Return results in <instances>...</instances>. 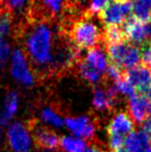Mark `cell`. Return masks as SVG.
Returning <instances> with one entry per match:
<instances>
[{
    "mask_svg": "<svg viewBox=\"0 0 151 152\" xmlns=\"http://www.w3.org/2000/svg\"><path fill=\"white\" fill-rule=\"evenodd\" d=\"M66 42L50 21H33L25 28V55L39 74L57 70V58Z\"/></svg>",
    "mask_w": 151,
    "mask_h": 152,
    "instance_id": "6da1fadb",
    "label": "cell"
},
{
    "mask_svg": "<svg viewBox=\"0 0 151 152\" xmlns=\"http://www.w3.org/2000/svg\"><path fill=\"white\" fill-rule=\"evenodd\" d=\"M71 44L79 51L97 47L103 38V34L96 23L93 22L89 17L78 20L74 23L69 31Z\"/></svg>",
    "mask_w": 151,
    "mask_h": 152,
    "instance_id": "7a4b0ae2",
    "label": "cell"
},
{
    "mask_svg": "<svg viewBox=\"0 0 151 152\" xmlns=\"http://www.w3.org/2000/svg\"><path fill=\"white\" fill-rule=\"evenodd\" d=\"M133 0H110L99 12V19L106 27L120 26L133 12Z\"/></svg>",
    "mask_w": 151,
    "mask_h": 152,
    "instance_id": "3957f363",
    "label": "cell"
},
{
    "mask_svg": "<svg viewBox=\"0 0 151 152\" xmlns=\"http://www.w3.org/2000/svg\"><path fill=\"white\" fill-rule=\"evenodd\" d=\"M31 122L17 121L7 129V140L15 152H28L31 148Z\"/></svg>",
    "mask_w": 151,
    "mask_h": 152,
    "instance_id": "277c9868",
    "label": "cell"
},
{
    "mask_svg": "<svg viewBox=\"0 0 151 152\" xmlns=\"http://www.w3.org/2000/svg\"><path fill=\"white\" fill-rule=\"evenodd\" d=\"M10 72L15 80L25 86L34 84V77L27 60V56L20 49H16L12 54V66Z\"/></svg>",
    "mask_w": 151,
    "mask_h": 152,
    "instance_id": "5b68a950",
    "label": "cell"
},
{
    "mask_svg": "<svg viewBox=\"0 0 151 152\" xmlns=\"http://www.w3.org/2000/svg\"><path fill=\"white\" fill-rule=\"evenodd\" d=\"M66 3L67 0H33L31 8L35 15L34 21H50L54 16L61 14Z\"/></svg>",
    "mask_w": 151,
    "mask_h": 152,
    "instance_id": "8992f818",
    "label": "cell"
},
{
    "mask_svg": "<svg viewBox=\"0 0 151 152\" xmlns=\"http://www.w3.org/2000/svg\"><path fill=\"white\" fill-rule=\"evenodd\" d=\"M124 78L135 87L137 93L147 94L151 88V70L143 64L124 72Z\"/></svg>",
    "mask_w": 151,
    "mask_h": 152,
    "instance_id": "52a82bcc",
    "label": "cell"
},
{
    "mask_svg": "<svg viewBox=\"0 0 151 152\" xmlns=\"http://www.w3.org/2000/svg\"><path fill=\"white\" fill-rule=\"evenodd\" d=\"M64 124L75 136L82 140H90L96 132V125L89 116L67 117L64 120Z\"/></svg>",
    "mask_w": 151,
    "mask_h": 152,
    "instance_id": "ba28073f",
    "label": "cell"
},
{
    "mask_svg": "<svg viewBox=\"0 0 151 152\" xmlns=\"http://www.w3.org/2000/svg\"><path fill=\"white\" fill-rule=\"evenodd\" d=\"M150 98L147 94L136 93L128 98V115L131 120L138 124H143L148 119Z\"/></svg>",
    "mask_w": 151,
    "mask_h": 152,
    "instance_id": "9c48e42d",
    "label": "cell"
},
{
    "mask_svg": "<svg viewBox=\"0 0 151 152\" xmlns=\"http://www.w3.org/2000/svg\"><path fill=\"white\" fill-rule=\"evenodd\" d=\"M122 28L124 31L126 40L129 44L141 47L145 42H149L147 38V34H146L145 24L133 16L126 18Z\"/></svg>",
    "mask_w": 151,
    "mask_h": 152,
    "instance_id": "30bf717a",
    "label": "cell"
},
{
    "mask_svg": "<svg viewBox=\"0 0 151 152\" xmlns=\"http://www.w3.org/2000/svg\"><path fill=\"white\" fill-rule=\"evenodd\" d=\"M133 128H135V124L129 117L128 113L119 112L109 122L107 130L109 137L119 136L126 138L128 134L133 132Z\"/></svg>",
    "mask_w": 151,
    "mask_h": 152,
    "instance_id": "8fae6325",
    "label": "cell"
},
{
    "mask_svg": "<svg viewBox=\"0 0 151 152\" xmlns=\"http://www.w3.org/2000/svg\"><path fill=\"white\" fill-rule=\"evenodd\" d=\"M31 130L35 145L40 149H57L60 139L56 132L44 126H36L31 122Z\"/></svg>",
    "mask_w": 151,
    "mask_h": 152,
    "instance_id": "7c38bea8",
    "label": "cell"
},
{
    "mask_svg": "<svg viewBox=\"0 0 151 152\" xmlns=\"http://www.w3.org/2000/svg\"><path fill=\"white\" fill-rule=\"evenodd\" d=\"M83 60L106 77V72H107L108 66H109V61H108L107 55H106L105 51L103 50V48L97 46L95 48L88 50L86 56Z\"/></svg>",
    "mask_w": 151,
    "mask_h": 152,
    "instance_id": "4fadbf2b",
    "label": "cell"
},
{
    "mask_svg": "<svg viewBox=\"0 0 151 152\" xmlns=\"http://www.w3.org/2000/svg\"><path fill=\"white\" fill-rule=\"evenodd\" d=\"M151 147V142L142 130L133 132L125 138L124 149L127 152H147Z\"/></svg>",
    "mask_w": 151,
    "mask_h": 152,
    "instance_id": "5bb4252c",
    "label": "cell"
},
{
    "mask_svg": "<svg viewBox=\"0 0 151 152\" xmlns=\"http://www.w3.org/2000/svg\"><path fill=\"white\" fill-rule=\"evenodd\" d=\"M92 104L95 110L99 112H107L111 111L116 104V98L112 97L108 93L107 89H103L101 87H96L93 90Z\"/></svg>",
    "mask_w": 151,
    "mask_h": 152,
    "instance_id": "9a60e30c",
    "label": "cell"
},
{
    "mask_svg": "<svg viewBox=\"0 0 151 152\" xmlns=\"http://www.w3.org/2000/svg\"><path fill=\"white\" fill-rule=\"evenodd\" d=\"M19 106V95L17 92L10 91L6 95L5 102H4L3 110H2L1 116H0V123L2 125H6L12 117L15 116Z\"/></svg>",
    "mask_w": 151,
    "mask_h": 152,
    "instance_id": "2e32d148",
    "label": "cell"
},
{
    "mask_svg": "<svg viewBox=\"0 0 151 152\" xmlns=\"http://www.w3.org/2000/svg\"><path fill=\"white\" fill-rule=\"evenodd\" d=\"M103 40L105 42V46H111V45L122 44L127 42L123 28L120 26L106 27L103 33Z\"/></svg>",
    "mask_w": 151,
    "mask_h": 152,
    "instance_id": "e0dca14e",
    "label": "cell"
},
{
    "mask_svg": "<svg viewBox=\"0 0 151 152\" xmlns=\"http://www.w3.org/2000/svg\"><path fill=\"white\" fill-rule=\"evenodd\" d=\"M59 144L64 152H84L87 148V144L84 140L71 136L61 137Z\"/></svg>",
    "mask_w": 151,
    "mask_h": 152,
    "instance_id": "ac0fdd59",
    "label": "cell"
},
{
    "mask_svg": "<svg viewBox=\"0 0 151 152\" xmlns=\"http://www.w3.org/2000/svg\"><path fill=\"white\" fill-rule=\"evenodd\" d=\"M133 16L142 23H148L151 20V4L141 0L133 2Z\"/></svg>",
    "mask_w": 151,
    "mask_h": 152,
    "instance_id": "d6986e66",
    "label": "cell"
},
{
    "mask_svg": "<svg viewBox=\"0 0 151 152\" xmlns=\"http://www.w3.org/2000/svg\"><path fill=\"white\" fill-rule=\"evenodd\" d=\"M79 72L85 81L91 83V84H97L105 77L101 72H98L94 68L91 67L90 65H88L83 59L80 60V63H79Z\"/></svg>",
    "mask_w": 151,
    "mask_h": 152,
    "instance_id": "ffe728a7",
    "label": "cell"
},
{
    "mask_svg": "<svg viewBox=\"0 0 151 152\" xmlns=\"http://www.w3.org/2000/svg\"><path fill=\"white\" fill-rule=\"evenodd\" d=\"M33 0H6L7 10L12 14L17 16H24L30 10Z\"/></svg>",
    "mask_w": 151,
    "mask_h": 152,
    "instance_id": "44dd1931",
    "label": "cell"
},
{
    "mask_svg": "<svg viewBox=\"0 0 151 152\" xmlns=\"http://www.w3.org/2000/svg\"><path fill=\"white\" fill-rule=\"evenodd\" d=\"M40 117L44 122L56 127H61L62 125H64V120L62 119V117L52 108L42 109V111L40 112Z\"/></svg>",
    "mask_w": 151,
    "mask_h": 152,
    "instance_id": "7402d4cb",
    "label": "cell"
},
{
    "mask_svg": "<svg viewBox=\"0 0 151 152\" xmlns=\"http://www.w3.org/2000/svg\"><path fill=\"white\" fill-rule=\"evenodd\" d=\"M12 16L7 8L0 10V37H5L10 31Z\"/></svg>",
    "mask_w": 151,
    "mask_h": 152,
    "instance_id": "603a6c76",
    "label": "cell"
},
{
    "mask_svg": "<svg viewBox=\"0 0 151 152\" xmlns=\"http://www.w3.org/2000/svg\"><path fill=\"white\" fill-rule=\"evenodd\" d=\"M115 86H116V89H117V91H118V93H121L124 96H128V98L137 93V90L135 89V87H133L125 78H123L122 80L119 81L118 83H115Z\"/></svg>",
    "mask_w": 151,
    "mask_h": 152,
    "instance_id": "cb8c5ba5",
    "label": "cell"
},
{
    "mask_svg": "<svg viewBox=\"0 0 151 152\" xmlns=\"http://www.w3.org/2000/svg\"><path fill=\"white\" fill-rule=\"evenodd\" d=\"M106 78L113 81L115 84V83H118L119 81H121L124 78V72L117 66L113 65V64H110L108 66L107 72H106Z\"/></svg>",
    "mask_w": 151,
    "mask_h": 152,
    "instance_id": "d4e9b609",
    "label": "cell"
},
{
    "mask_svg": "<svg viewBox=\"0 0 151 152\" xmlns=\"http://www.w3.org/2000/svg\"><path fill=\"white\" fill-rule=\"evenodd\" d=\"M142 64L151 70V42H147L140 47Z\"/></svg>",
    "mask_w": 151,
    "mask_h": 152,
    "instance_id": "484cf974",
    "label": "cell"
},
{
    "mask_svg": "<svg viewBox=\"0 0 151 152\" xmlns=\"http://www.w3.org/2000/svg\"><path fill=\"white\" fill-rule=\"evenodd\" d=\"M110 0H92L88 6V10H87L86 17H89L90 15L93 16V15L99 14V12L104 10V7L107 5V3Z\"/></svg>",
    "mask_w": 151,
    "mask_h": 152,
    "instance_id": "4316f807",
    "label": "cell"
},
{
    "mask_svg": "<svg viewBox=\"0 0 151 152\" xmlns=\"http://www.w3.org/2000/svg\"><path fill=\"white\" fill-rule=\"evenodd\" d=\"M124 141L125 138H123V137H119V136L109 137V146L112 149V151L118 150V149L122 148V146L124 145Z\"/></svg>",
    "mask_w": 151,
    "mask_h": 152,
    "instance_id": "83f0119b",
    "label": "cell"
},
{
    "mask_svg": "<svg viewBox=\"0 0 151 152\" xmlns=\"http://www.w3.org/2000/svg\"><path fill=\"white\" fill-rule=\"evenodd\" d=\"M9 54V45L5 38L0 37V63L6 61Z\"/></svg>",
    "mask_w": 151,
    "mask_h": 152,
    "instance_id": "f1b7e54d",
    "label": "cell"
},
{
    "mask_svg": "<svg viewBox=\"0 0 151 152\" xmlns=\"http://www.w3.org/2000/svg\"><path fill=\"white\" fill-rule=\"evenodd\" d=\"M142 132L148 137V139H149V141L151 142V119H147V120L143 123Z\"/></svg>",
    "mask_w": 151,
    "mask_h": 152,
    "instance_id": "f546056e",
    "label": "cell"
},
{
    "mask_svg": "<svg viewBox=\"0 0 151 152\" xmlns=\"http://www.w3.org/2000/svg\"><path fill=\"white\" fill-rule=\"evenodd\" d=\"M84 152H107L105 151L104 149H101V147H97V146H91L89 148H86V150Z\"/></svg>",
    "mask_w": 151,
    "mask_h": 152,
    "instance_id": "4dcf8cb0",
    "label": "cell"
},
{
    "mask_svg": "<svg viewBox=\"0 0 151 152\" xmlns=\"http://www.w3.org/2000/svg\"><path fill=\"white\" fill-rule=\"evenodd\" d=\"M145 28H146V34H147L148 40L151 42V21H149L148 23H146Z\"/></svg>",
    "mask_w": 151,
    "mask_h": 152,
    "instance_id": "1f68e13d",
    "label": "cell"
},
{
    "mask_svg": "<svg viewBox=\"0 0 151 152\" xmlns=\"http://www.w3.org/2000/svg\"><path fill=\"white\" fill-rule=\"evenodd\" d=\"M34 152H61V151H59L58 149H40V148H38Z\"/></svg>",
    "mask_w": 151,
    "mask_h": 152,
    "instance_id": "d6a6232c",
    "label": "cell"
},
{
    "mask_svg": "<svg viewBox=\"0 0 151 152\" xmlns=\"http://www.w3.org/2000/svg\"><path fill=\"white\" fill-rule=\"evenodd\" d=\"M112 152H127L126 150H125V149H118V150H115V151H112Z\"/></svg>",
    "mask_w": 151,
    "mask_h": 152,
    "instance_id": "836d02e7",
    "label": "cell"
},
{
    "mask_svg": "<svg viewBox=\"0 0 151 152\" xmlns=\"http://www.w3.org/2000/svg\"><path fill=\"white\" fill-rule=\"evenodd\" d=\"M141 1H145V2H147V3L151 4V0H141Z\"/></svg>",
    "mask_w": 151,
    "mask_h": 152,
    "instance_id": "e575fe53",
    "label": "cell"
},
{
    "mask_svg": "<svg viewBox=\"0 0 151 152\" xmlns=\"http://www.w3.org/2000/svg\"><path fill=\"white\" fill-rule=\"evenodd\" d=\"M3 2H4V0H0V5H1V4L3 3Z\"/></svg>",
    "mask_w": 151,
    "mask_h": 152,
    "instance_id": "d590c367",
    "label": "cell"
},
{
    "mask_svg": "<svg viewBox=\"0 0 151 152\" xmlns=\"http://www.w3.org/2000/svg\"><path fill=\"white\" fill-rule=\"evenodd\" d=\"M147 152H151V147H150V149H149V150H148Z\"/></svg>",
    "mask_w": 151,
    "mask_h": 152,
    "instance_id": "8d00e7d4",
    "label": "cell"
},
{
    "mask_svg": "<svg viewBox=\"0 0 151 152\" xmlns=\"http://www.w3.org/2000/svg\"><path fill=\"white\" fill-rule=\"evenodd\" d=\"M149 95H150V97H149V98H151V92H150V93H149Z\"/></svg>",
    "mask_w": 151,
    "mask_h": 152,
    "instance_id": "74e56055",
    "label": "cell"
},
{
    "mask_svg": "<svg viewBox=\"0 0 151 152\" xmlns=\"http://www.w3.org/2000/svg\"><path fill=\"white\" fill-rule=\"evenodd\" d=\"M150 92H151V88H150ZM150 92H149V93H150ZM149 93H148V94H149Z\"/></svg>",
    "mask_w": 151,
    "mask_h": 152,
    "instance_id": "f35d334b",
    "label": "cell"
}]
</instances>
